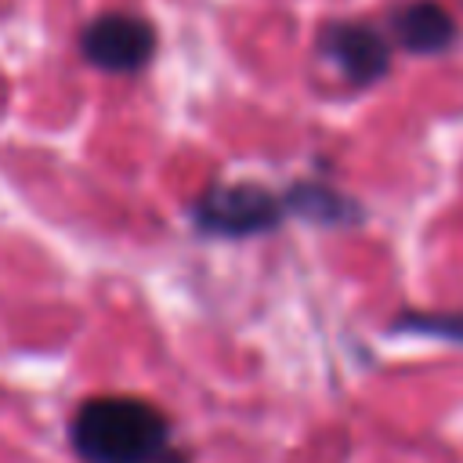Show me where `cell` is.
<instances>
[{
  "label": "cell",
  "instance_id": "277c9868",
  "mask_svg": "<svg viewBox=\"0 0 463 463\" xmlns=\"http://www.w3.org/2000/svg\"><path fill=\"white\" fill-rule=\"evenodd\" d=\"M322 51L340 65L344 76H351L358 83H369V80L383 76V69L391 61V51L380 40V33H373L362 22H333V25H326Z\"/></svg>",
  "mask_w": 463,
  "mask_h": 463
},
{
  "label": "cell",
  "instance_id": "3957f363",
  "mask_svg": "<svg viewBox=\"0 0 463 463\" xmlns=\"http://www.w3.org/2000/svg\"><path fill=\"white\" fill-rule=\"evenodd\" d=\"M282 221V203L260 184H217L195 203V224L213 235H257Z\"/></svg>",
  "mask_w": 463,
  "mask_h": 463
},
{
  "label": "cell",
  "instance_id": "7a4b0ae2",
  "mask_svg": "<svg viewBox=\"0 0 463 463\" xmlns=\"http://www.w3.org/2000/svg\"><path fill=\"white\" fill-rule=\"evenodd\" d=\"M80 51L94 69L105 72H137L156 51V29L141 14L105 11L80 33Z\"/></svg>",
  "mask_w": 463,
  "mask_h": 463
},
{
  "label": "cell",
  "instance_id": "6da1fadb",
  "mask_svg": "<svg viewBox=\"0 0 463 463\" xmlns=\"http://www.w3.org/2000/svg\"><path fill=\"white\" fill-rule=\"evenodd\" d=\"M72 445L87 463H188L170 445L166 416L130 394H101L76 409Z\"/></svg>",
  "mask_w": 463,
  "mask_h": 463
},
{
  "label": "cell",
  "instance_id": "8992f818",
  "mask_svg": "<svg viewBox=\"0 0 463 463\" xmlns=\"http://www.w3.org/2000/svg\"><path fill=\"white\" fill-rule=\"evenodd\" d=\"M297 206H300L304 213H318V221H340V217H336V213H340L336 195H329V192H322V188L300 192V195H297Z\"/></svg>",
  "mask_w": 463,
  "mask_h": 463
},
{
  "label": "cell",
  "instance_id": "5b68a950",
  "mask_svg": "<svg viewBox=\"0 0 463 463\" xmlns=\"http://www.w3.org/2000/svg\"><path fill=\"white\" fill-rule=\"evenodd\" d=\"M391 29H394V40L405 51H423V54L445 51L456 40L452 14L441 4H434V0H409V4H402L391 14Z\"/></svg>",
  "mask_w": 463,
  "mask_h": 463
},
{
  "label": "cell",
  "instance_id": "52a82bcc",
  "mask_svg": "<svg viewBox=\"0 0 463 463\" xmlns=\"http://www.w3.org/2000/svg\"><path fill=\"white\" fill-rule=\"evenodd\" d=\"M409 326L427 329V333H438V336L463 340V315H416V318H409Z\"/></svg>",
  "mask_w": 463,
  "mask_h": 463
}]
</instances>
